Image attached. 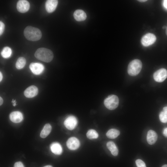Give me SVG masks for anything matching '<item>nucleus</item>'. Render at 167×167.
Wrapping results in <instances>:
<instances>
[{"label":"nucleus","instance_id":"1","mask_svg":"<svg viewBox=\"0 0 167 167\" xmlns=\"http://www.w3.org/2000/svg\"><path fill=\"white\" fill-rule=\"evenodd\" d=\"M34 56L37 59L46 62H51L54 57L52 51L45 48L37 49L35 53Z\"/></svg>","mask_w":167,"mask_h":167},{"label":"nucleus","instance_id":"2","mask_svg":"<svg viewBox=\"0 0 167 167\" xmlns=\"http://www.w3.org/2000/svg\"><path fill=\"white\" fill-rule=\"evenodd\" d=\"M24 35L28 40L36 41L41 39L42 37V33L39 29L29 26L25 29Z\"/></svg>","mask_w":167,"mask_h":167},{"label":"nucleus","instance_id":"3","mask_svg":"<svg viewBox=\"0 0 167 167\" xmlns=\"http://www.w3.org/2000/svg\"><path fill=\"white\" fill-rule=\"evenodd\" d=\"M142 67L141 61L138 59H135L130 62L128 67V73L130 76H136L140 73Z\"/></svg>","mask_w":167,"mask_h":167},{"label":"nucleus","instance_id":"4","mask_svg":"<svg viewBox=\"0 0 167 167\" xmlns=\"http://www.w3.org/2000/svg\"><path fill=\"white\" fill-rule=\"evenodd\" d=\"M118 97L114 95L108 96L104 101V104L108 109L112 110L116 109L119 104Z\"/></svg>","mask_w":167,"mask_h":167},{"label":"nucleus","instance_id":"5","mask_svg":"<svg viewBox=\"0 0 167 167\" xmlns=\"http://www.w3.org/2000/svg\"><path fill=\"white\" fill-rule=\"evenodd\" d=\"M156 36L152 33H147L144 35L141 39L142 45L145 47H148L153 44L156 41Z\"/></svg>","mask_w":167,"mask_h":167},{"label":"nucleus","instance_id":"6","mask_svg":"<svg viewBox=\"0 0 167 167\" xmlns=\"http://www.w3.org/2000/svg\"><path fill=\"white\" fill-rule=\"evenodd\" d=\"M77 122V120L76 117L73 116H70L65 120L64 124L68 129L73 130L76 127Z\"/></svg>","mask_w":167,"mask_h":167},{"label":"nucleus","instance_id":"7","mask_svg":"<svg viewBox=\"0 0 167 167\" xmlns=\"http://www.w3.org/2000/svg\"><path fill=\"white\" fill-rule=\"evenodd\" d=\"M167 77V71L164 69H160L156 72L154 74V78L156 81L161 82Z\"/></svg>","mask_w":167,"mask_h":167},{"label":"nucleus","instance_id":"8","mask_svg":"<svg viewBox=\"0 0 167 167\" xmlns=\"http://www.w3.org/2000/svg\"><path fill=\"white\" fill-rule=\"evenodd\" d=\"M29 68L32 73L36 75L41 74L44 69V66L42 64L37 62H32L30 65Z\"/></svg>","mask_w":167,"mask_h":167},{"label":"nucleus","instance_id":"9","mask_svg":"<svg viewBox=\"0 0 167 167\" xmlns=\"http://www.w3.org/2000/svg\"><path fill=\"white\" fill-rule=\"evenodd\" d=\"M16 8L18 11L22 13H24L28 12L30 8L29 2L25 0L19 1L16 5Z\"/></svg>","mask_w":167,"mask_h":167},{"label":"nucleus","instance_id":"10","mask_svg":"<svg viewBox=\"0 0 167 167\" xmlns=\"http://www.w3.org/2000/svg\"><path fill=\"white\" fill-rule=\"evenodd\" d=\"M80 143L79 140L75 137L69 138L67 142V145L68 148L71 150H75L79 147Z\"/></svg>","mask_w":167,"mask_h":167},{"label":"nucleus","instance_id":"11","mask_svg":"<svg viewBox=\"0 0 167 167\" xmlns=\"http://www.w3.org/2000/svg\"><path fill=\"white\" fill-rule=\"evenodd\" d=\"M38 88L34 86H31L27 88L24 92V94L27 98H31L37 95Z\"/></svg>","mask_w":167,"mask_h":167},{"label":"nucleus","instance_id":"12","mask_svg":"<svg viewBox=\"0 0 167 167\" xmlns=\"http://www.w3.org/2000/svg\"><path fill=\"white\" fill-rule=\"evenodd\" d=\"M58 1L57 0H48L46 2L45 8L47 12L52 13L55 10L58 4Z\"/></svg>","mask_w":167,"mask_h":167},{"label":"nucleus","instance_id":"13","mask_svg":"<svg viewBox=\"0 0 167 167\" xmlns=\"http://www.w3.org/2000/svg\"><path fill=\"white\" fill-rule=\"evenodd\" d=\"M10 119L13 122L17 123L22 122L23 119L22 114L18 111L12 112L9 115Z\"/></svg>","mask_w":167,"mask_h":167},{"label":"nucleus","instance_id":"14","mask_svg":"<svg viewBox=\"0 0 167 167\" xmlns=\"http://www.w3.org/2000/svg\"><path fill=\"white\" fill-rule=\"evenodd\" d=\"M73 16L75 19L78 22L83 21L86 20L87 18V15L85 12L80 9L75 11Z\"/></svg>","mask_w":167,"mask_h":167},{"label":"nucleus","instance_id":"15","mask_svg":"<svg viewBox=\"0 0 167 167\" xmlns=\"http://www.w3.org/2000/svg\"><path fill=\"white\" fill-rule=\"evenodd\" d=\"M158 139V135L157 133L152 130H149L147 136V141L149 144L153 145L155 143Z\"/></svg>","mask_w":167,"mask_h":167},{"label":"nucleus","instance_id":"16","mask_svg":"<svg viewBox=\"0 0 167 167\" xmlns=\"http://www.w3.org/2000/svg\"><path fill=\"white\" fill-rule=\"evenodd\" d=\"M50 148L52 152L55 155H60L62 152L61 146L57 142L53 143L51 145Z\"/></svg>","mask_w":167,"mask_h":167},{"label":"nucleus","instance_id":"17","mask_svg":"<svg viewBox=\"0 0 167 167\" xmlns=\"http://www.w3.org/2000/svg\"><path fill=\"white\" fill-rule=\"evenodd\" d=\"M107 147L114 156H117L118 154V150L115 144L112 141H109L107 144Z\"/></svg>","mask_w":167,"mask_h":167},{"label":"nucleus","instance_id":"18","mask_svg":"<svg viewBox=\"0 0 167 167\" xmlns=\"http://www.w3.org/2000/svg\"><path fill=\"white\" fill-rule=\"evenodd\" d=\"M52 129V127L50 124H46L41 133L40 137L43 138L46 137L50 133Z\"/></svg>","mask_w":167,"mask_h":167},{"label":"nucleus","instance_id":"19","mask_svg":"<svg viewBox=\"0 0 167 167\" xmlns=\"http://www.w3.org/2000/svg\"><path fill=\"white\" fill-rule=\"evenodd\" d=\"M26 60L23 57H20L18 58L16 64V67L18 69H23L26 64Z\"/></svg>","mask_w":167,"mask_h":167},{"label":"nucleus","instance_id":"20","mask_svg":"<svg viewBox=\"0 0 167 167\" xmlns=\"http://www.w3.org/2000/svg\"><path fill=\"white\" fill-rule=\"evenodd\" d=\"M120 134L119 131L116 129H112L109 130L106 133L107 137L110 139H115Z\"/></svg>","mask_w":167,"mask_h":167},{"label":"nucleus","instance_id":"21","mask_svg":"<svg viewBox=\"0 0 167 167\" xmlns=\"http://www.w3.org/2000/svg\"><path fill=\"white\" fill-rule=\"evenodd\" d=\"M12 50L10 48L6 47H5L1 52V55L5 59L9 58L11 55Z\"/></svg>","mask_w":167,"mask_h":167},{"label":"nucleus","instance_id":"22","mask_svg":"<svg viewBox=\"0 0 167 167\" xmlns=\"http://www.w3.org/2000/svg\"><path fill=\"white\" fill-rule=\"evenodd\" d=\"M87 137L90 139L97 138L98 134L95 130H90L88 131L87 134Z\"/></svg>","mask_w":167,"mask_h":167},{"label":"nucleus","instance_id":"23","mask_svg":"<svg viewBox=\"0 0 167 167\" xmlns=\"http://www.w3.org/2000/svg\"><path fill=\"white\" fill-rule=\"evenodd\" d=\"M159 119L161 122L163 123L167 122V114L164 112H161L159 115Z\"/></svg>","mask_w":167,"mask_h":167},{"label":"nucleus","instance_id":"24","mask_svg":"<svg viewBox=\"0 0 167 167\" xmlns=\"http://www.w3.org/2000/svg\"><path fill=\"white\" fill-rule=\"evenodd\" d=\"M136 163L137 167H147L145 163L140 159L136 160Z\"/></svg>","mask_w":167,"mask_h":167},{"label":"nucleus","instance_id":"25","mask_svg":"<svg viewBox=\"0 0 167 167\" xmlns=\"http://www.w3.org/2000/svg\"><path fill=\"white\" fill-rule=\"evenodd\" d=\"M5 28L4 24L2 21L0 22V35H1L3 33Z\"/></svg>","mask_w":167,"mask_h":167},{"label":"nucleus","instance_id":"26","mask_svg":"<svg viewBox=\"0 0 167 167\" xmlns=\"http://www.w3.org/2000/svg\"><path fill=\"white\" fill-rule=\"evenodd\" d=\"M14 167H24V166L21 162H18L15 163Z\"/></svg>","mask_w":167,"mask_h":167},{"label":"nucleus","instance_id":"27","mask_svg":"<svg viewBox=\"0 0 167 167\" xmlns=\"http://www.w3.org/2000/svg\"><path fill=\"white\" fill-rule=\"evenodd\" d=\"M163 134L165 137H167V128L164 130Z\"/></svg>","mask_w":167,"mask_h":167},{"label":"nucleus","instance_id":"28","mask_svg":"<svg viewBox=\"0 0 167 167\" xmlns=\"http://www.w3.org/2000/svg\"><path fill=\"white\" fill-rule=\"evenodd\" d=\"M163 5L164 7L167 9V0H166V1H163Z\"/></svg>","mask_w":167,"mask_h":167},{"label":"nucleus","instance_id":"29","mask_svg":"<svg viewBox=\"0 0 167 167\" xmlns=\"http://www.w3.org/2000/svg\"><path fill=\"white\" fill-rule=\"evenodd\" d=\"M4 101L2 98L1 97H0V105L1 106L3 103Z\"/></svg>","mask_w":167,"mask_h":167},{"label":"nucleus","instance_id":"30","mask_svg":"<svg viewBox=\"0 0 167 167\" xmlns=\"http://www.w3.org/2000/svg\"><path fill=\"white\" fill-rule=\"evenodd\" d=\"M163 112L167 114V107L163 108Z\"/></svg>","mask_w":167,"mask_h":167},{"label":"nucleus","instance_id":"31","mask_svg":"<svg viewBox=\"0 0 167 167\" xmlns=\"http://www.w3.org/2000/svg\"><path fill=\"white\" fill-rule=\"evenodd\" d=\"M3 79V75L1 72L0 73V81L1 82Z\"/></svg>","mask_w":167,"mask_h":167},{"label":"nucleus","instance_id":"32","mask_svg":"<svg viewBox=\"0 0 167 167\" xmlns=\"http://www.w3.org/2000/svg\"><path fill=\"white\" fill-rule=\"evenodd\" d=\"M138 1L140 2H147V0H140H140H139Z\"/></svg>","mask_w":167,"mask_h":167},{"label":"nucleus","instance_id":"33","mask_svg":"<svg viewBox=\"0 0 167 167\" xmlns=\"http://www.w3.org/2000/svg\"><path fill=\"white\" fill-rule=\"evenodd\" d=\"M43 167H53L52 165H46Z\"/></svg>","mask_w":167,"mask_h":167},{"label":"nucleus","instance_id":"34","mask_svg":"<svg viewBox=\"0 0 167 167\" xmlns=\"http://www.w3.org/2000/svg\"><path fill=\"white\" fill-rule=\"evenodd\" d=\"M16 102L15 103H13V106L15 107L16 106Z\"/></svg>","mask_w":167,"mask_h":167},{"label":"nucleus","instance_id":"35","mask_svg":"<svg viewBox=\"0 0 167 167\" xmlns=\"http://www.w3.org/2000/svg\"><path fill=\"white\" fill-rule=\"evenodd\" d=\"M162 167H167V165H163Z\"/></svg>","mask_w":167,"mask_h":167},{"label":"nucleus","instance_id":"36","mask_svg":"<svg viewBox=\"0 0 167 167\" xmlns=\"http://www.w3.org/2000/svg\"><path fill=\"white\" fill-rule=\"evenodd\" d=\"M166 35L167 36V26H166Z\"/></svg>","mask_w":167,"mask_h":167},{"label":"nucleus","instance_id":"37","mask_svg":"<svg viewBox=\"0 0 167 167\" xmlns=\"http://www.w3.org/2000/svg\"><path fill=\"white\" fill-rule=\"evenodd\" d=\"M166 27H165V26H164L163 27V29L166 28Z\"/></svg>","mask_w":167,"mask_h":167}]
</instances>
